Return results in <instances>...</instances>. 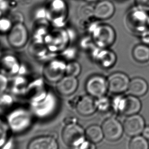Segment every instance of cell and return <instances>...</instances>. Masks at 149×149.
<instances>
[{"label":"cell","instance_id":"obj_34","mask_svg":"<svg viewBox=\"0 0 149 149\" xmlns=\"http://www.w3.org/2000/svg\"><path fill=\"white\" fill-rule=\"evenodd\" d=\"M142 133H143V137H144L145 139H147V140H149V126L145 127Z\"/></svg>","mask_w":149,"mask_h":149},{"label":"cell","instance_id":"obj_28","mask_svg":"<svg viewBox=\"0 0 149 149\" xmlns=\"http://www.w3.org/2000/svg\"><path fill=\"white\" fill-rule=\"evenodd\" d=\"M9 85V78L0 73V93H4Z\"/></svg>","mask_w":149,"mask_h":149},{"label":"cell","instance_id":"obj_7","mask_svg":"<svg viewBox=\"0 0 149 149\" xmlns=\"http://www.w3.org/2000/svg\"><path fill=\"white\" fill-rule=\"evenodd\" d=\"M70 38L65 29L53 28L45 37V44L50 52L59 54L68 47Z\"/></svg>","mask_w":149,"mask_h":149},{"label":"cell","instance_id":"obj_29","mask_svg":"<svg viewBox=\"0 0 149 149\" xmlns=\"http://www.w3.org/2000/svg\"><path fill=\"white\" fill-rule=\"evenodd\" d=\"M11 10L9 0H0V17L5 16Z\"/></svg>","mask_w":149,"mask_h":149},{"label":"cell","instance_id":"obj_32","mask_svg":"<svg viewBox=\"0 0 149 149\" xmlns=\"http://www.w3.org/2000/svg\"><path fill=\"white\" fill-rule=\"evenodd\" d=\"M77 148L78 149H96V147L94 143L89 141H84Z\"/></svg>","mask_w":149,"mask_h":149},{"label":"cell","instance_id":"obj_19","mask_svg":"<svg viewBox=\"0 0 149 149\" xmlns=\"http://www.w3.org/2000/svg\"><path fill=\"white\" fill-rule=\"evenodd\" d=\"M95 60L100 65L105 68H111L116 63V57L114 52L108 49L99 48L95 54Z\"/></svg>","mask_w":149,"mask_h":149},{"label":"cell","instance_id":"obj_35","mask_svg":"<svg viewBox=\"0 0 149 149\" xmlns=\"http://www.w3.org/2000/svg\"><path fill=\"white\" fill-rule=\"evenodd\" d=\"M88 1H95V0H87Z\"/></svg>","mask_w":149,"mask_h":149},{"label":"cell","instance_id":"obj_21","mask_svg":"<svg viewBox=\"0 0 149 149\" xmlns=\"http://www.w3.org/2000/svg\"><path fill=\"white\" fill-rule=\"evenodd\" d=\"M132 57L134 60L140 63H144L149 61V46L141 43L137 44L133 48Z\"/></svg>","mask_w":149,"mask_h":149},{"label":"cell","instance_id":"obj_11","mask_svg":"<svg viewBox=\"0 0 149 149\" xmlns=\"http://www.w3.org/2000/svg\"><path fill=\"white\" fill-rule=\"evenodd\" d=\"M107 79L108 91L112 93L121 94L128 89L130 80L128 75L124 72H113Z\"/></svg>","mask_w":149,"mask_h":149},{"label":"cell","instance_id":"obj_31","mask_svg":"<svg viewBox=\"0 0 149 149\" xmlns=\"http://www.w3.org/2000/svg\"><path fill=\"white\" fill-rule=\"evenodd\" d=\"M6 130L4 125L0 122V146L4 145L6 139Z\"/></svg>","mask_w":149,"mask_h":149},{"label":"cell","instance_id":"obj_27","mask_svg":"<svg viewBox=\"0 0 149 149\" xmlns=\"http://www.w3.org/2000/svg\"><path fill=\"white\" fill-rule=\"evenodd\" d=\"M14 23L10 17L6 16L0 17V34L7 35L10 31Z\"/></svg>","mask_w":149,"mask_h":149},{"label":"cell","instance_id":"obj_25","mask_svg":"<svg viewBox=\"0 0 149 149\" xmlns=\"http://www.w3.org/2000/svg\"><path fill=\"white\" fill-rule=\"evenodd\" d=\"M81 70V65L77 61L74 60L66 62L65 75L77 77L80 74Z\"/></svg>","mask_w":149,"mask_h":149},{"label":"cell","instance_id":"obj_6","mask_svg":"<svg viewBox=\"0 0 149 149\" xmlns=\"http://www.w3.org/2000/svg\"><path fill=\"white\" fill-rule=\"evenodd\" d=\"M55 97L51 92H46L42 97L33 100L31 111L40 118L50 116L54 111L56 104Z\"/></svg>","mask_w":149,"mask_h":149},{"label":"cell","instance_id":"obj_20","mask_svg":"<svg viewBox=\"0 0 149 149\" xmlns=\"http://www.w3.org/2000/svg\"><path fill=\"white\" fill-rule=\"evenodd\" d=\"M149 89V85L146 80L141 77H135L131 80L128 91L131 95L137 97L145 95Z\"/></svg>","mask_w":149,"mask_h":149},{"label":"cell","instance_id":"obj_17","mask_svg":"<svg viewBox=\"0 0 149 149\" xmlns=\"http://www.w3.org/2000/svg\"><path fill=\"white\" fill-rule=\"evenodd\" d=\"M119 108L123 114L130 116L139 113L141 108V103L137 97L130 95L121 100Z\"/></svg>","mask_w":149,"mask_h":149},{"label":"cell","instance_id":"obj_36","mask_svg":"<svg viewBox=\"0 0 149 149\" xmlns=\"http://www.w3.org/2000/svg\"><path fill=\"white\" fill-rule=\"evenodd\" d=\"M0 49H1V45H0ZM2 54H1V52H0V56H1Z\"/></svg>","mask_w":149,"mask_h":149},{"label":"cell","instance_id":"obj_26","mask_svg":"<svg viewBox=\"0 0 149 149\" xmlns=\"http://www.w3.org/2000/svg\"><path fill=\"white\" fill-rule=\"evenodd\" d=\"M149 146L147 139L144 137L136 136L131 140L129 149H149Z\"/></svg>","mask_w":149,"mask_h":149},{"label":"cell","instance_id":"obj_1","mask_svg":"<svg viewBox=\"0 0 149 149\" xmlns=\"http://www.w3.org/2000/svg\"><path fill=\"white\" fill-rule=\"evenodd\" d=\"M48 17L53 28H63L68 17V7L65 0H49L46 3Z\"/></svg>","mask_w":149,"mask_h":149},{"label":"cell","instance_id":"obj_33","mask_svg":"<svg viewBox=\"0 0 149 149\" xmlns=\"http://www.w3.org/2000/svg\"><path fill=\"white\" fill-rule=\"evenodd\" d=\"M29 70L30 69L27 64L21 62V66H20L18 74L24 76H26L27 74H29Z\"/></svg>","mask_w":149,"mask_h":149},{"label":"cell","instance_id":"obj_23","mask_svg":"<svg viewBox=\"0 0 149 149\" xmlns=\"http://www.w3.org/2000/svg\"><path fill=\"white\" fill-rule=\"evenodd\" d=\"M32 17L34 25H47L51 26L48 19L46 5H42L36 7L32 13Z\"/></svg>","mask_w":149,"mask_h":149},{"label":"cell","instance_id":"obj_5","mask_svg":"<svg viewBox=\"0 0 149 149\" xmlns=\"http://www.w3.org/2000/svg\"><path fill=\"white\" fill-rule=\"evenodd\" d=\"M33 113L24 108H17L9 114L7 122L13 132H22L31 126Z\"/></svg>","mask_w":149,"mask_h":149},{"label":"cell","instance_id":"obj_22","mask_svg":"<svg viewBox=\"0 0 149 149\" xmlns=\"http://www.w3.org/2000/svg\"><path fill=\"white\" fill-rule=\"evenodd\" d=\"M49 51L45 42H31L28 47V52L30 55L40 62Z\"/></svg>","mask_w":149,"mask_h":149},{"label":"cell","instance_id":"obj_8","mask_svg":"<svg viewBox=\"0 0 149 149\" xmlns=\"http://www.w3.org/2000/svg\"><path fill=\"white\" fill-rule=\"evenodd\" d=\"M85 133L79 125L68 123L63 127L61 132V138L66 146L77 148L84 141Z\"/></svg>","mask_w":149,"mask_h":149},{"label":"cell","instance_id":"obj_13","mask_svg":"<svg viewBox=\"0 0 149 149\" xmlns=\"http://www.w3.org/2000/svg\"><path fill=\"white\" fill-rule=\"evenodd\" d=\"M26 149H59V145L57 139L53 135H40L29 141Z\"/></svg>","mask_w":149,"mask_h":149},{"label":"cell","instance_id":"obj_12","mask_svg":"<svg viewBox=\"0 0 149 149\" xmlns=\"http://www.w3.org/2000/svg\"><path fill=\"white\" fill-rule=\"evenodd\" d=\"M102 129L104 137L110 141H116L121 138L124 131L120 123L114 118H109L104 122Z\"/></svg>","mask_w":149,"mask_h":149},{"label":"cell","instance_id":"obj_3","mask_svg":"<svg viewBox=\"0 0 149 149\" xmlns=\"http://www.w3.org/2000/svg\"><path fill=\"white\" fill-rule=\"evenodd\" d=\"M66 61L58 56L44 63L42 75L45 81L56 84L65 75Z\"/></svg>","mask_w":149,"mask_h":149},{"label":"cell","instance_id":"obj_16","mask_svg":"<svg viewBox=\"0 0 149 149\" xmlns=\"http://www.w3.org/2000/svg\"><path fill=\"white\" fill-rule=\"evenodd\" d=\"M77 77L65 75L55 84L56 91L60 95L68 97L72 95L78 87Z\"/></svg>","mask_w":149,"mask_h":149},{"label":"cell","instance_id":"obj_4","mask_svg":"<svg viewBox=\"0 0 149 149\" xmlns=\"http://www.w3.org/2000/svg\"><path fill=\"white\" fill-rule=\"evenodd\" d=\"M30 37L29 30L24 23H15L7 34V42L13 49L21 50L28 44Z\"/></svg>","mask_w":149,"mask_h":149},{"label":"cell","instance_id":"obj_15","mask_svg":"<svg viewBox=\"0 0 149 149\" xmlns=\"http://www.w3.org/2000/svg\"><path fill=\"white\" fill-rule=\"evenodd\" d=\"M116 12L114 4L110 0H100L93 7V17L98 21L111 19Z\"/></svg>","mask_w":149,"mask_h":149},{"label":"cell","instance_id":"obj_14","mask_svg":"<svg viewBox=\"0 0 149 149\" xmlns=\"http://www.w3.org/2000/svg\"><path fill=\"white\" fill-rule=\"evenodd\" d=\"M145 126L143 118L140 115L136 114L129 116L125 120L123 128L127 135L134 137L143 132Z\"/></svg>","mask_w":149,"mask_h":149},{"label":"cell","instance_id":"obj_30","mask_svg":"<svg viewBox=\"0 0 149 149\" xmlns=\"http://www.w3.org/2000/svg\"><path fill=\"white\" fill-rule=\"evenodd\" d=\"M136 7L147 13L149 12V0H135Z\"/></svg>","mask_w":149,"mask_h":149},{"label":"cell","instance_id":"obj_9","mask_svg":"<svg viewBox=\"0 0 149 149\" xmlns=\"http://www.w3.org/2000/svg\"><path fill=\"white\" fill-rule=\"evenodd\" d=\"M85 89L91 97L102 98L108 91L107 79L101 74L92 75L86 82Z\"/></svg>","mask_w":149,"mask_h":149},{"label":"cell","instance_id":"obj_18","mask_svg":"<svg viewBox=\"0 0 149 149\" xmlns=\"http://www.w3.org/2000/svg\"><path fill=\"white\" fill-rule=\"evenodd\" d=\"M97 104L93 97L85 95L77 102L76 108L79 114L82 116H89L95 112L97 108Z\"/></svg>","mask_w":149,"mask_h":149},{"label":"cell","instance_id":"obj_24","mask_svg":"<svg viewBox=\"0 0 149 149\" xmlns=\"http://www.w3.org/2000/svg\"><path fill=\"white\" fill-rule=\"evenodd\" d=\"M85 136L88 141L94 143H99L104 137L102 129L97 125L88 127L85 131Z\"/></svg>","mask_w":149,"mask_h":149},{"label":"cell","instance_id":"obj_2","mask_svg":"<svg viewBox=\"0 0 149 149\" xmlns=\"http://www.w3.org/2000/svg\"><path fill=\"white\" fill-rule=\"evenodd\" d=\"M91 38L96 47L102 49H109L116 40V33L111 26L107 24L93 25Z\"/></svg>","mask_w":149,"mask_h":149},{"label":"cell","instance_id":"obj_10","mask_svg":"<svg viewBox=\"0 0 149 149\" xmlns=\"http://www.w3.org/2000/svg\"><path fill=\"white\" fill-rule=\"evenodd\" d=\"M21 61L18 56L12 53H5L0 56V73L9 78L19 73Z\"/></svg>","mask_w":149,"mask_h":149}]
</instances>
